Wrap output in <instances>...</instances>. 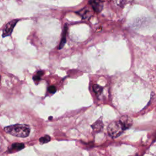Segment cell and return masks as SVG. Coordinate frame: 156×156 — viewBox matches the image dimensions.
<instances>
[{
  "mask_svg": "<svg viewBox=\"0 0 156 156\" xmlns=\"http://www.w3.org/2000/svg\"><path fill=\"white\" fill-rule=\"evenodd\" d=\"M93 91L94 92V93L98 96H99L102 91V88L97 84H94L93 86Z\"/></svg>",
  "mask_w": 156,
  "mask_h": 156,
  "instance_id": "obj_10",
  "label": "cell"
},
{
  "mask_svg": "<svg viewBox=\"0 0 156 156\" xmlns=\"http://www.w3.org/2000/svg\"><path fill=\"white\" fill-rule=\"evenodd\" d=\"M50 140H51V138L49 135H44V136L40 138L39 141L41 143H46L49 142L50 141Z\"/></svg>",
  "mask_w": 156,
  "mask_h": 156,
  "instance_id": "obj_11",
  "label": "cell"
},
{
  "mask_svg": "<svg viewBox=\"0 0 156 156\" xmlns=\"http://www.w3.org/2000/svg\"><path fill=\"white\" fill-rule=\"evenodd\" d=\"M103 127V124L101 121H97L92 125V128L94 131H99Z\"/></svg>",
  "mask_w": 156,
  "mask_h": 156,
  "instance_id": "obj_9",
  "label": "cell"
},
{
  "mask_svg": "<svg viewBox=\"0 0 156 156\" xmlns=\"http://www.w3.org/2000/svg\"><path fill=\"white\" fill-rule=\"evenodd\" d=\"M48 91H49L50 93H52V94L55 93V91H56V88H55V87L54 86V85H51V86L49 87H48Z\"/></svg>",
  "mask_w": 156,
  "mask_h": 156,
  "instance_id": "obj_12",
  "label": "cell"
},
{
  "mask_svg": "<svg viewBox=\"0 0 156 156\" xmlns=\"http://www.w3.org/2000/svg\"><path fill=\"white\" fill-rule=\"evenodd\" d=\"M24 147V144L23 143H16L10 145L8 150L9 152H17L21 150Z\"/></svg>",
  "mask_w": 156,
  "mask_h": 156,
  "instance_id": "obj_5",
  "label": "cell"
},
{
  "mask_svg": "<svg viewBox=\"0 0 156 156\" xmlns=\"http://www.w3.org/2000/svg\"><path fill=\"white\" fill-rule=\"evenodd\" d=\"M4 130L13 136L25 138L29 135L30 129L28 125L17 124L5 127Z\"/></svg>",
  "mask_w": 156,
  "mask_h": 156,
  "instance_id": "obj_1",
  "label": "cell"
},
{
  "mask_svg": "<svg viewBox=\"0 0 156 156\" xmlns=\"http://www.w3.org/2000/svg\"><path fill=\"white\" fill-rule=\"evenodd\" d=\"M44 74V72L43 71H38L36 74H35L33 77V80L35 82V83H38L40 80H41V78L42 77V76Z\"/></svg>",
  "mask_w": 156,
  "mask_h": 156,
  "instance_id": "obj_8",
  "label": "cell"
},
{
  "mask_svg": "<svg viewBox=\"0 0 156 156\" xmlns=\"http://www.w3.org/2000/svg\"><path fill=\"white\" fill-rule=\"evenodd\" d=\"M126 129V126L120 119L110 122L107 127L108 133L113 138H116L120 136Z\"/></svg>",
  "mask_w": 156,
  "mask_h": 156,
  "instance_id": "obj_2",
  "label": "cell"
},
{
  "mask_svg": "<svg viewBox=\"0 0 156 156\" xmlns=\"http://www.w3.org/2000/svg\"><path fill=\"white\" fill-rule=\"evenodd\" d=\"M77 14L80 15L83 19H87L90 16V11L87 8H83L79 12H76Z\"/></svg>",
  "mask_w": 156,
  "mask_h": 156,
  "instance_id": "obj_7",
  "label": "cell"
},
{
  "mask_svg": "<svg viewBox=\"0 0 156 156\" xmlns=\"http://www.w3.org/2000/svg\"><path fill=\"white\" fill-rule=\"evenodd\" d=\"M19 21V20H11L10 21L8 22L5 26H4L3 30H2V37H5L7 36H9L11 35V34L12 33V31L15 26V25L16 24V23H18V21Z\"/></svg>",
  "mask_w": 156,
  "mask_h": 156,
  "instance_id": "obj_3",
  "label": "cell"
},
{
  "mask_svg": "<svg viewBox=\"0 0 156 156\" xmlns=\"http://www.w3.org/2000/svg\"><path fill=\"white\" fill-rule=\"evenodd\" d=\"M67 30H68V27H67V25L65 24L64 26V29H63L62 35V39L60 40V43L58 45V49H62L63 48V46H65V43H66V34H67Z\"/></svg>",
  "mask_w": 156,
  "mask_h": 156,
  "instance_id": "obj_6",
  "label": "cell"
},
{
  "mask_svg": "<svg viewBox=\"0 0 156 156\" xmlns=\"http://www.w3.org/2000/svg\"><path fill=\"white\" fill-rule=\"evenodd\" d=\"M89 4L96 13H99L103 9V2L101 0H89Z\"/></svg>",
  "mask_w": 156,
  "mask_h": 156,
  "instance_id": "obj_4",
  "label": "cell"
},
{
  "mask_svg": "<svg viewBox=\"0 0 156 156\" xmlns=\"http://www.w3.org/2000/svg\"><path fill=\"white\" fill-rule=\"evenodd\" d=\"M0 82H1V76H0Z\"/></svg>",
  "mask_w": 156,
  "mask_h": 156,
  "instance_id": "obj_13",
  "label": "cell"
}]
</instances>
